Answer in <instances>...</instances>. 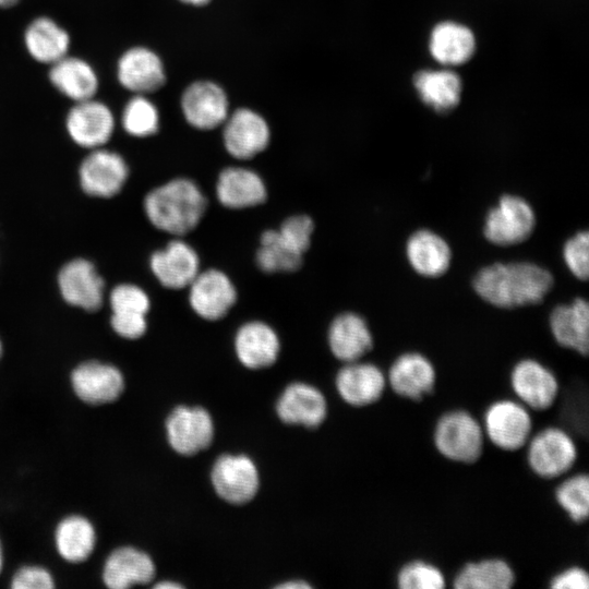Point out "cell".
I'll return each instance as SVG.
<instances>
[{
    "label": "cell",
    "instance_id": "cell-23",
    "mask_svg": "<svg viewBox=\"0 0 589 589\" xmlns=\"http://www.w3.org/2000/svg\"><path fill=\"white\" fill-rule=\"evenodd\" d=\"M185 120L194 128L211 130L228 117V100L224 91L212 82H195L183 93L181 100Z\"/></svg>",
    "mask_w": 589,
    "mask_h": 589
},
{
    "label": "cell",
    "instance_id": "cell-44",
    "mask_svg": "<svg viewBox=\"0 0 589 589\" xmlns=\"http://www.w3.org/2000/svg\"><path fill=\"white\" fill-rule=\"evenodd\" d=\"M311 586L304 581H299V580H293V581H288V582H285V584H280L277 586V588H283V589H304V588H310Z\"/></svg>",
    "mask_w": 589,
    "mask_h": 589
},
{
    "label": "cell",
    "instance_id": "cell-39",
    "mask_svg": "<svg viewBox=\"0 0 589 589\" xmlns=\"http://www.w3.org/2000/svg\"><path fill=\"white\" fill-rule=\"evenodd\" d=\"M563 259L569 272L578 279L586 280L589 275V233L579 231L563 247Z\"/></svg>",
    "mask_w": 589,
    "mask_h": 589
},
{
    "label": "cell",
    "instance_id": "cell-26",
    "mask_svg": "<svg viewBox=\"0 0 589 589\" xmlns=\"http://www.w3.org/2000/svg\"><path fill=\"white\" fill-rule=\"evenodd\" d=\"M328 344L332 353L347 363L361 360L372 349L373 336L362 316L346 312L332 322Z\"/></svg>",
    "mask_w": 589,
    "mask_h": 589
},
{
    "label": "cell",
    "instance_id": "cell-25",
    "mask_svg": "<svg viewBox=\"0 0 589 589\" xmlns=\"http://www.w3.org/2000/svg\"><path fill=\"white\" fill-rule=\"evenodd\" d=\"M216 195L221 205L242 209L264 203L267 191L262 178L253 170L229 167L218 176Z\"/></svg>",
    "mask_w": 589,
    "mask_h": 589
},
{
    "label": "cell",
    "instance_id": "cell-11",
    "mask_svg": "<svg viewBox=\"0 0 589 589\" xmlns=\"http://www.w3.org/2000/svg\"><path fill=\"white\" fill-rule=\"evenodd\" d=\"M387 387L398 397L421 401L436 385V370L424 354L409 351L398 356L386 374Z\"/></svg>",
    "mask_w": 589,
    "mask_h": 589
},
{
    "label": "cell",
    "instance_id": "cell-5",
    "mask_svg": "<svg viewBox=\"0 0 589 589\" xmlns=\"http://www.w3.org/2000/svg\"><path fill=\"white\" fill-rule=\"evenodd\" d=\"M532 411L516 398H500L484 410L481 424L485 440L494 447L513 453L525 448L533 433Z\"/></svg>",
    "mask_w": 589,
    "mask_h": 589
},
{
    "label": "cell",
    "instance_id": "cell-3",
    "mask_svg": "<svg viewBox=\"0 0 589 589\" xmlns=\"http://www.w3.org/2000/svg\"><path fill=\"white\" fill-rule=\"evenodd\" d=\"M432 441L443 458L460 465L476 464L486 442L481 421L470 411L458 408L437 418Z\"/></svg>",
    "mask_w": 589,
    "mask_h": 589
},
{
    "label": "cell",
    "instance_id": "cell-8",
    "mask_svg": "<svg viewBox=\"0 0 589 589\" xmlns=\"http://www.w3.org/2000/svg\"><path fill=\"white\" fill-rule=\"evenodd\" d=\"M426 49L436 65L457 70L468 64L477 55L478 37L468 24L445 19L430 28Z\"/></svg>",
    "mask_w": 589,
    "mask_h": 589
},
{
    "label": "cell",
    "instance_id": "cell-48",
    "mask_svg": "<svg viewBox=\"0 0 589 589\" xmlns=\"http://www.w3.org/2000/svg\"><path fill=\"white\" fill-rule=\"evenodd\" d=\"M3 564H4V554H3V546H2V542L0 540V574L3 569Z\"/></svg>",
    "mask_w": 589,
    "mask_h": 589
},
{
    "label": "cell",
    "instance_id": "cell-17",
    "mask_svg": "<svg viewBox=\"0 0 589 589\" xmlns=\"http://www.w3.org/2000/svg\"><path fill=\"white\" fill-rule=\"evenodd\" d=\"M336 388L348 405L366 407L383 397L387 388V378L376 364L358 360L345 363L338 371Z\"/></svg>",
    "mask_w": 589,
    "mask_h": 589
},
{
    "label": "cell",
    "instance_id": "cell-15",
    "mask_svg": "<svg viewBox=\"0 0 589 589\" xmlns=\"http://www.w3.org/2000/svg\"><path fill=\"white\" fill-rule=\"evenodd\" d=\"M124 159L115 152L95 148L81 163L82 189L92 196L111 197L120 192L128 178Z\"/></svg>",
    "mask_w": 589,
    "mask_h": 589
},
{
    "label": "cell",
    "instance_id": "cell-18",
    "mask_svg": "<svg viewBox=\"0 0 589 589\" xmlns=\"http://www.w3.org/2000/svg\"><path fill=\"white\" fill-rule=\"evenodd\" d=\"M156 574L152 557L130 545L118 546L106 557L101 580L107 588L127 589L151 582Z\"/></svg>",
    "mask_w": 589,
    "mask_h": 589
},
{
    "label": "cell",
    "instance_id": "cell-28",
    "mask_svg": "<svg viewBox=\"0 0 589 589\" xmlns=\"http://www.w3.org/2000/svg\"><path fill=\"white\" fill-rule=\"evenodd\" d=\"M550 329L560 346L587 356L589 351L588 302L582 298H577L569 304L554 308L550 315Z\"/></svg>",
    "mask_w": 589,
    "mask_h": 589
},
{
    "label": "cell",
    "instance_id": "cell-4",
    "mask_svg": "<svg viewBox=\"0 0 589 589\" xmlns=\"http://www.w3.org/2000/svg\"><path fill=\"white\" fill-rule=\"evenodd\" d=\"M525 448L529 469L543 480L561 479L572 471L578 459L573 435L556 425L532 433Z\"/></svg>",
    "mask_w": 589,
    "mask_h": 589
},
{
    "label": "cell",
    "instance_id": "cell-38",
    "mask_svg": "<svg viewBox=\"0 0 589 589\" xmlns=\"http://www.w3.org/2000/svg\"><path fill=\"white\" fill-rule=\"evenodd\" d=\"M314 230L312 219L306 215H296L287 218L277 229L280 239L296 253L303 256L311 243Z\"/></svg>",
    "mask_w": 589,
    "mask_h": 589
},
{
    "label": "cell",
    "instance_id": "cell-7",
    "mask_svg": "<svg viewBox=\"0 0 589 589\" xmlns=\"http://www.w3.org/2000/svg\"><path fill=\"white\" fill-rule=\"evenodd\" d=\"M509 385L515 398L532 412L549 410L560 395V383L542 362L526 358L514 364Z\"/></svg>",
    "mask_w": 589,
    "mask_h": 589
},
{
    "label": "cell",
    "instance_id": "cell-34",
    "mask_svg": "<svg viewBox=\"0 0 589 589\" xmlns=\"http://www.w3.org/2000/svg\"><path fill=\"white\" fill-rule=\"evenodd\" d=\"M554 490L560 508L575 524L581 525L589 516V476L585 472L567 473Z\"/></svg>",
    "mask_w": 589,
    "mask_h": 589
},
{
    "label": "cell",
    "instance_id": "cell-36",
    "mask_svg": "<svg viewBox=\"0 0 589 589\" xmlns=\"http://www.w3.org/2000/svg\"><path fill=\"white\" fill-rule=\"evenodd\" d=\"M121 123L130 135L145 137L158 130L159 113L148 98L135 94L123 108Z\"/></svg>",
    "mask_w": 589,
    "mask_h": 589
},
{
    "label": "cell",
    "instance_id": "cell-30",
    "mask_svg": "<svg viewBox=\"0 0 589 589\" xmlns=\"http://www.w3.org/2000/svg\"><path fill=\"white\" fill-rule=\"evenodd\" d=\"M407 260L412 269L424 277H438L450 265L452 251L448 243L428 229L413 232L406 243Z\"/></svg>",
    "mask_w": 589,
    "mask_h": 589
},
{
    "label": "cell",
    "instance_id": "cell-1",
    "mask_svg": "<svg viewBox=\"0 0 589 589\" xmlns=\"http://www.w3.org/2000/svg\"><path fill=\"white\" fill-rule=\"evenodd\" d=\"M552 286L551 273L530 262L495 263L483 267L473 280L481 299L504 309L537 304Z\"/></svg>",
    "mask_w": 589,
    "mask_h": 589
},
{
    "label": "cell",
    "instance_id": "cell-31",
    "mask_svg": "<svg viewBox=\"0 0 589 589\" xmlns=\"http://www.w3.org/2000/svg\"><path fill=\"white\" fill-rule=\"evenodd\" d=\"M53 540L57 553L63 561L79 564L87 561L94 553L97 533L87 517L71 514L57 524Z\"/></svg>",
    "mask_w": 589,
    "mask_h": 589
},
{
    "label": "cell",
    "instance_id": "cell-49",
    "mask_svg": "<svg viewBox=\"0 0 589 589\" xmlns=\"http://www.w3.org/2000/svg\"><path fill=\"white\" fill-rule=\"evenodd\" d=\"M2 352H3V348H2V342H1V340H0V359H1V357H2Z\"/></svg>",
    "mask_w": 589,
    "mask_h": 589
},
{
    "label": "cell",
    "instance_id": "cell-40",
    "mask_svg": "<svg viewBox=\"0 0 589 589\" xmlns=\"http://www.w3.org/2000/svg\"><path fill=\"white\" fill-rule=\"evenodd\" d=\"M110 306L112 313H140L146 315L149 310V299L140 287L122 284L112 289Z\"/></svg>",
    "mask_w": 589,
    "mask_h": 589
},
{
    "label": "cell",
    "instance_id": "cell-22",
    "mask_svg": "<svg viewBox=\"0 0 589 589\" xmlns=\"http://www.w3.org/2000/svg\"><path fill=\"white\" fill-rule=\"evenodd\" d=\"M149 265L159 283L169 289L189 287L200 272L197 253L180 239H175L163 250L156 251Z\"/></svg>",
    "mask_w": 589,
    "mask_h": 589
},
{
    "label": "cell",
    "instance_id": "cell-24",
    "mask_svg": "<svg viewBox=\"0 0 589 589\" xmlns=\"http://www.w3.org/2000/svg\"><path fill=\"white\" fill-rule=\"evenodd\" d=\"M276 410L285 423L314 428L324 421L327 404L323 394L315 387L293 383L279 397Z\"/></svg>",
    "mask_w": 589,
    "mask_h": 589
},
{
    "label": "cell",
    "instance_id": "cell-32",
    "mask_svg": "<svg viewBox=\"0 0 589 589\" xmlns=\"http://www.w3.org/2000/svg\"><path fill=\"white\" fill-rule=\"evenodd\" d=\"M70 41L68 32L48 16L33 20L24 32V45L29 56L49 65L68 55Z\"/></svg>",
    "mask_w": 589,
    "mask_h": 589
},
{
    "label": "cell",
    "instance_id": "cell-10",
    "mask_svg": "<svg viewBox=\"0 0 589 589\" xmlns=\"http://www.w3.org/2000/svg\"><path fill=\"white\" fill-rule=\"evenodd\" d=\"M411 84L418 99L438 115L453 112L462 100L464 81L456 69H420L413 73Z\"/></svg>",
    "mask_w": 589,
    "mask_h": 589
},
{
    "label": "cell",
    "instance_id": "cell-14",
    "mask_svg": "<svg viewBox=\"0 0 589 589\" xmlns=\"http://www.w3.org/2000/svg\"><path fill=\"white\" fill-rule=\"evenodd\" d=\"M216 493L231 504L251 501L259 489V472L251 458L244 455H223L212 469Z\"/></svg>",
    "mask_w": 589,
    "mask_h": 589
},
{
    "label": "cell",
    "instance_id": "cell-13",
    "mask_svg": "<svg viewBox=\"0 0 589 589\" xmlns=\"http://www.w3.org/2000/svg\"><path fill=\"white\" fill-rule=\"evenodd\" d=\"M67 131L79 146L95 149L105 145L115 130V116L94 98L74 103L65 119Z\"/></svg>",
    "mask_w": 589,
    "mask_h": 589
},
{
    "label": "cell",
    "instance_id": "cell-35",
    "mask_svg": "<svg viewBox=\"0 0 589 589\" xmlns=\"http://www.w3.org/2000/svg\"><path fill=\"white\" fill-rule=\"evenodd\" d=\"M259 267L265 273L294 272L302 264V255L292 251L279 237L277 230H265L256 253Z\"/></svg>",
    "mask_w": 589,
    "mask_h": 589
},
{
    "label": "cell",
    "instance_id": "cell-33",
    "mask_svg": "<svg viewBox=\"0 0 589 589\" xmlns=\"http://www.w3.org/2000/svg\"><path fill=\"white\" fill-rule=\"evenodd\" d=\"M452 582L455 589H510L516 573L504 558L485 557L464 564Z\"/></svg>",
    "mask_w": 589,
    "mask_h": 589
},
{
    "label": "cell",
    "instance_id": "cell-46",
    "mask_svg": "<svg viewBox=\"0 0 589 589\" xmlns=\"http://www.w3.org/2000/svg\"><path fill=\"white\" fill-rule=\"evenodd\" d=\"M20 0H0L1 8H10L15 5Z\"/></svg>",
    "mask_w": 589,
    "mask_h": 589
},
{
    "label": "cell",
    "instance_id": "cell-29",
    "mask_svg": "<svg viewBox=\"0 0 589 589\" xmlns=\"http://www.w3.org/2000/svg\"><path fill=\"white\" fill-rule=\"evenodd\" d=\"M49 80L59 93L74 103L94 98L99 87L93 65L68 55L50 65Z\"/></svg>",
    "mask_w": 589,
    "mask_h": 589
},
{
    "label": "cell",
    "instance_id": "cell-42",
    "mask_svg": "<svg viewBox=\"0 0 589 589\" xmlns=\"http://www.w3.org/2000/svg\"><path fill=\"white\" fill-rule=\"evenodd\" d=\"M111 326L121 337L136 339L146 332L145 314L140 313H112Z\"/></svg>",
    "mask_w": 589,
    "mask_h": 589
},
{
    "label": "cell",
    "instance_id": "cell-37",
    "mask_svg": "<svg viewBox=\"0 0 589 589\" xmlns=\"http://www.w3.org/2000/svg\"><path fill=\"white\" fill-rule=\"evenodd\" d=\"M447 579L443 570L425 560H411L402 564L396 575L399 589H443Z\"/></svg>",
    "mask_w": 589,
    "mask_h": 589
},
{
    "label": "cell",
    "instance_id": "cell-16",
    "mask_svg": "<svg viewBox=\"0 0 589 589\" xmlns=\"http://www.w3.org/2000/svg\"><path fill=\"white\" fill-rule=\"evenodd\" d=\"M237 300V290L229 277L218 269L199 272L189 285V301L204 320L223 318Z\"/></svg>",
    "mask_w": 589,
    "mask_h": 589
},
{
    "label": "cell",
    "instance_id": "cell-43",
    "mask_svg": "<svg viewBox=\"0 0 589 589\" xmlns=\"http://www.w3.org/2000/svg\"><path fill=\"white\" fill-rule=\"evenodd\" d=\"M549 587L551 589H588L589 574L581 566H568L550 579Z\"/></svg>",
    "mask_w": 589,
    "mask_h": 589
},
{
    "label": "cell",
    "instance_id": "cell-12",
    "mask_svg": "<svg viewBox=\"0 0 589 589\" xmlns=\"http://www.w3.org/2000/svg\"><path fill=\"white\" fill-rule=\"evenodd\" d=\"M165 425L170 446L184 456L207 448L214 437L213 420L202 407H176Z\"/></svg>",
    "mask_w": 589,
    "mask_h": 589
},
{
    "label": "cell",
    "instance_id": "cell-41",
    "mask_svg": "<svg viewBox=\"0 0 589 589\" xmlns=\"http://www.w3.org/2000/svg\"><path fill=\"white\" fill-rule=\"evenodd\" d=\"M13 589H52L56 586L51 572L36 564L21 566L12 576Z\"/></svg>",
    "mask_w": 589,
    "mask_h": 589
},
{
    "label": "cell",
    "instance_id": "cell-6",
    "mask_svg": "<svg viewBox=\"0 0 589 589\" xmlns=\"http://www.w3.org/2000/svg\"><path fill=\"white\" fill-rule=\"evenodd\" d=\"M536 226L531 205L517 195H503L484 220V236L500 247L518 244L527 240Z\"/></svg>",
    "mask_w": 589,
    "mask_h": 589
},
{
    "label": "cell",
    "instance_id": "cell-45",
    "mask_svg": "<svg viewBox=\"0 0 589 589\" xmlns=\"http://www.w3.org/2000/svg\"><path fill=\"white\" fill-rule=\"evenodd\" d=\"M155 588L173 589V588H182V586L180 584L172 582V581H164V582H158L157 585H155Z\"/></svg>",
    "mask_w": 589,
    "mask_h": 589
},
{
    "label": "cell",
    "instance_id": "cell-20",
    "mask_svg": "<svg viewBox=\"0 0 589 589\" xmlns=\"http://www.w3.org/2000/svg\"><path fill=\"white\" fill-rule=\"evenodd\" d=\"M63 299L86 311H97L103 304L104 280L87 260L75 259L67 263L58 276Z\"/></svg>",
    "mask_w": 589,
    "mask_h": 589
},
{
    "label": "cell",
    "instance_id": "cell-19",
    "mask_svg": "<svg viewBox=\"0 0 589 589\" xmlns=\"http://www.w3.org/2000/svg\"><path fill=\"white\" fill-rule=\"evenodd\" d=\"M224 143L227 152L238 159H249L263 152L269 142L266 121L250 109H239L227 117Z\"/></svg>",
    "mask_w": 589,
    "mask_h": 589
},
{
    "label": "cell",
    "instance_id": "cell-21",
    "mask_svg": "<svg viewBox=\"0 0 589 589\" xmlns=\"http://www.w3.org/2000/svg\"><path fill=\"white\" fill-rule=\"evenodd\" d=\"M119 83L134 94L145 95L159 89L166 80L160 58L145 47L124 51L117 65Z\"/></svg>",
    "mask_w": 589,
    "mask_h": 589
},
{
    "label": "cell",
    "instance_id": "cell-27",
    "mask_svg": "<svg viewBox=\"0 0 589 589\" xmlns=\"http://www.w3.org/2000/svg\"><path fill=\"white\" fill-rule=\"evenodd\" d=\"M280 342L275 330L260 321L242 325L235 338V349L240 362L252 370L264 369L275 363Z\"/></svg>",
    "mask_w": 589,
    "mask_h": 589
},
{
    "label": "cell",
    "instance_id": "cell-2",
    "mask_svg": "<svg viewBox=\"0 0 589 589\" xmlns=\"http://www.w3.org/2000/svg\"><path fill=\"white\" fill-rule=\"evenodd\" d=\"M207 201L200 188L184 178L173 179L154 190L144 200V211L158 230L180 237L200 224Z\"/></svg>",
    "mask_w": 589,
    "mask_h": 589
},
{
    "label": "cell",
    "instance_id": "cell-47",
    "mask_svg": "<svg viewBox=\"0 0 589 589\" xmlns=\"http://www.w3.org/2000/svg\"><path fill=\"white\" fill-rule=\"evenodd\" d=\"M181 1L189 4L202 5V4H205L208 0H181Z\"/></svg>",
    "mask_w": 589,
    "mask_h": 589
},
{
    "label": "cell",
    "instance_id": "cell-9",
    "mask_svg": "<svg viewBox=\"0 0 589 589\" xmlns=\"http://www.w3.org/2000/svg\"><path fill=\"white\" fill-rule=\"evenodd\" d=\"M75 396L89 406H104L120 398L125 388L121 371L109 363L88 360L76 365L70 375Z\"/></svg>",
    "mask_w": 589,
    "mask_h": 589
}]
</instances>
